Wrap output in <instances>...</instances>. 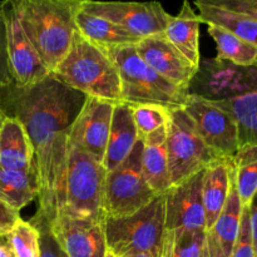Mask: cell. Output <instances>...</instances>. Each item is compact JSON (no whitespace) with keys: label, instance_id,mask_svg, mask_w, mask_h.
<instances>
[{"label":"cell","instance_id":"22","mask_svg":"<svg viewBox=\"0 0 257 257\" xmlns=\"http://www.w3.org/2000/svg\"><path fill=\"white\" fill-rule=\"evenodd\" d=\"M242 208L243 206L241 203L237 188H236L235 171H233L230 193H228L225 207L221 211L212 228L206 231L207 236L215 243L222 257H230L232 252L233 245L240 231Z\"/></svg>","mask_w":257,"mask_h":257},{"label":"cell","instance_id":"31","mask_svg":"<svg viewBox=\"0 0 257 257\" xmlns=\"http://www.w3.org/2000/svg\"><path fill=\"white\" fill-rule=\"evenodd\" d=\"M130 107L140 137H145L167 125L172 112L167 108L155 104H138Z\"/></svg>","mask_w":257,"mask_h":257},{"label":"cell","instance_id":"30","mask_svg":"<svg viewBox=\"0 0 257 257\" xmlns=\"http://www.w3.org/2000/svg\"><path fill=\"white\" fill-rule=\"evenodd\" d=\"M14 257H40L39 230L22 217L5 233Z\"/></svg>","mask_w":257,"mask_h":257},{"label":"cell","instance_id":"16","mask_svg":"<svg viewBox=\"0 0 257 257\" xmlns=\"http://www.w3.org/2000/svg\"><path fill=\"white\" fill-rule=\"evenodd\" d=\"M135 48L143 62L158 74L181 87H190L198 67L193 65L163 33L143 38Z\"/></svg>","mask_w":257,"mask_h":257},{"label":"cell","instance_id":"2","mask_svg":"<svg viewBox=\"0 0 257 257\" xmlns=\"http://www.w3.org/2000/svg\"><path fill=\"white\" fill-rule=\"evenodd\" d=\"M25 35L50 73L64 58L87 0H9Z\"/></svg>","mask_w":257,"mask_h":257},{"label":"cell","instance_id":"42","mask_svg":"<svg viewBox=\"0 0 257 257\" xmlns=\"http://www.w3.org/2000/svg\"><path fill=\"white\" fill-rule=\"evenodd\" d=\"M105 257H117V256H115L114 253H112L109 250H108V251H107V255H105Z\"/></svg>","mask_w":257,"mask_h":257},{"label":"cell","instance_id":"18","mask_svg":"<svg viewBox=\"0 0 257 257\" xmlns=\"http://www.w3.org/2000/svg\"><path fill=\"white\" fill-rule=\"evenodd\" d=\"M140 140L137 128L132 117V109L128 104L114 105L110 123L109 137L105 148L103 166L107 172L117 168L131 155Z\"/></svg>","mask_w":257,"mask_h":257},{"label":"cell","instance_id":"6","mask_svg":"<svg viewBox=\"0 0 257 257\" xmlns=\"http://www.w3.org/2000/svg\"><path fill=\"white\" fill-rule=\"evenodd\" d=\"M107 170L88 153L69 147L62 206L57 212L75 217H105Z\"/></svg>","mask_w":257,"mask_h":257},{"label":"cell","instance_id":"12","mask_svg":"<svg viewBox=\"0 0 257 257\" xmlns=\"http://www.w3.org/2000/svg\"><path fill=\"white\" fill-rule=\"evenodd\" d=\"M104 218L75 217L57 212L48 225L67 257H105L108 247Z\"/></svg>","mask_w":257,"mask_h":257},{"label":"cell","instance_id":"7","mask_svg":"<svg viewBox=\"0 0 257 257\" xmlns=\"http://www.w3.org/2000/svg\"><path fill=\"white\" fill-rule=\"evenodd\" d=\"M166 146L171 186L183 182L220 158L203 142L183 108L171 112Z\"/></svg>","mask_w":257,"mask_h":257},{"label":"cell","instance_id":"26","mask_svg":"<svg viewBox=\"0 0 257 257\" xmlns=\"http://www.w3.org/2000/svg\"><path fill=\"white\" fill-rule=\"evenodd\" d=\"M202 24L216 25L257 47V22L242 14L193 0Z\"/></svg>","mask_w":257,"mask_h":257},{"label":"cell","instance_id":"39","mask_svg":"<svg viewBox=\"0 0 257 257\" xmlns=\"http://www.w3.org/2000/svg\"><path fill=\"white\" fill-rule=\"evenodd\" d=\"M0 257H14V253H13L12 247H10L5 235L0 237Z\"/></svg>","mask_w":257,"mask_h":257},{"label":"cell","instance_id":"8","mask_svg":"<svg viewBox=\"0 0 257 257\" xmlns=\"http://www.w3.org/2000/svg\"><path fill=\"white\" fill-rule=\"evenodd\" d=\"M142 171V140L117 168L107 172L104 187L105 217H122L137 212L156 197Z\"/></svg>","mask_w":257,"mask_h":257},{"label":"cell","instance_id":"44","mask_svg":"<svg viewBox=\"0 0 257 257\" xmlns=\"http://www.w3.org/2000/svg\"><path fill=\"white\" fill-rule=\"evenodd\" d=\"M256 65H257V64H256Z\"/></svg>","mask_w":257,"mask_h":257},{"label":"cell","instance_id":"38","mask_svg":"<svg viewBox=\"0 0 257 257\" xmlns=\"http://www.w3.org/2000/svg\"><path fill=\"white\" fill-rule=\"evenodd\" d=\"M202 257H222L220 253L218 248L216 247L215 243L211 241V238L207 236L206 232V241H205V247H203V253Z\"/></svg>","mask_w":257,"mask_h":257},{"label":"cell","instance_id":"14","mask_svg":"<svg viewBox=\"0 0 257 257\" xmlns=\"http://www.w3.org/2000/svg\"><path fill=\"white\" fill-rule=\"evenodd\" d=\"M114 105L93 97L85 98L69 132V147L103 162Z\"/></svg>","mask_w":257,"mask_h":257},{"label":"cell","instance_id":"9","mask_svg":"<svg viewBox=\"0 0 257 257\" xmlns=\"http://www.w3.org/2000/svg\"><path fill=\"white\" fill-rule=\"evenodd\" d=\"M83 10L110 20L140 40L151 35L162 34L171 18V14L158 2L87 0Z\"/></svg>","mask_w":257,"mask_h":257},{"label":"cell","instance_id":"11","mask_svg":"<svg viewBox=\"0 0 257 257\" xmlns=\"http://www.w3.org/2000/svg\"><path fill=\"white\" fill-rule=\"evenodd\" d=\"M183 109L211 151L226 158H232L236 155L240 148L238 131L235 119L227 112L211 100L191 93Z\"/></svg>","mask_w":257,"mask_h":257},{"label":"cell","instance_id":"35","mask_svg":"<svg viewBox=\"0 0 257 257\" xmlns=\"http://www.w3.org/2000/svg\"><path fill=\"white\" fill-rule=\"evenodd\" d=\"M13 82L10 74L9 60L7 50V32H5L4 14H3L2 2H0V90Z\"/></svg>","mask_w":257,"mask_h":257},{"label":"cell","instance_id":"21","mask_svg":"<svg viewBox=\"0 0 257 257\" xmlns=\"http://www.w3.org/2000/svg\"><path fill=\"white\" fill-rule=\"evenodd\" d=\"M202 24L188 0H183L180 13L171 15L163 35L192 63L200 67V27Z\"/></svg>","mask_w":257,"mask_h":257},{"label":"cell","instance_id":"5","mask_svg":"<svg viewBox=\"0 0 257 257\" xmlns=\"http://www.w3.org/2000/svg\"><path fill=\"white\" fill-rule=\"evenodd\" d=\"M108 250L115 256L128 252L162 255L166 236L165 195H158L148 205L122 217L104 218Z\"/></svg>","mask_w":257,"mask_h":257},{"label":"cell","instance_id":"3","mask_svg":"<svg viewBox=\"0 0 257 257\" xmlns=\"http://www.w3.org/2000/svg\"><path fill=\"white\" fill-rule=\"evenodd\" d=\"M52 74L59 82L87 97L122 103L119 73L105 48L75 32L72 45Z\"/></svg>","mask_w":257,"mask_h":257},{"label":"cell","instance_id":"36","mask_svg":"<svg viewBox=\"0 0 257 257\" xmlns=\"http://www.w3.org/2000/svg\"><path fill=\"white\" fill-rule=\"evenodd\" d=\"M20 218V213L0 200V233L5 235Z\"/></svg>","mask_w":257,"mask_h":257},{"label":"cell","instance_id":"34","mask_svg":"<svg viewBox=\"0 0 257 257\" xmlns=\"http://www.w3.org/2000/svg\"><path fill=\"white\" fill-rule=\"evenodd\" d=\"M203 3L242 14L257 22V0H201Z\"/></svg>","mask_w":257,"mask_h":257},{"label":"cell","instance_id":"4","mask_svg":"<svg viewBox=\"0 0 257 257\" xmlns=\"http://www.w3.org/2000/svg\"><path fill=\"white\" fill-rule=\"evenodd\" d=\"M119 73L122 103L128 105L155 104L170 110L183 108L188 88L175 84L146 64L135 45L107 49Z\"/></svg>","mask_w":257,"mask_h":257},{"label":"cell","instance_id":"1","mask_svg":"<svg viewBox=\"0 0 257 257\" xmlns=\"http://www.w3.org/2000/svg\"><path fill=\"white\" fill-rule=\"evenodd\" d=\"M85 98L52 73L29 87L12 82L0 90V109L22 123L32 143L39 185L37 213L48 222L62 206L69 132Z\"/></svg>","mask_w":257,"mask_h":257},{"label":"cell","instance_id":"23","mask_svg":"<svg viewBox=\"0 0 257 257\" xmlns=\"http://www.w3.org/2000/svg\"><path fill=\"white\" fill-rule=\"evenodd\" d=\"M77 30L88 40L105 49L136 45L140 42L119 25L84 10H80L77 17Z\"/></svg>","mask_w":257,"mask_h":257},{"label":"cell","instance_id":"33","mask_svg":"<svg viewBox=\"0 0 257 257\" xmlns=\"http://www.w3.org/2000/svg\"><path fill=\"white\" fill-rule=\"evenodd\" d=\"M33 225L39 230L40 257H67L59 247L55 238L49 230L48 220L40 215H35L32 221Z\"/></svg>","mask_w":257,"mask_h":257},{"label":"cell","instance_id":"32","mask_svg":"<svg viewBox=\"0 0 257 257\" xmlns=\"http://www.w3.org/2000/svg\"><path fill=\"white\" fill-rule=\"evenodd\" d=\"M230 257H257L253 247L252 236H251L250 217H248V206H243L241 216L240 231L233 245Z\"/></svg>","mask_w":257,"mask_h":257},{"label":"cell","instance_id":"29","mask_svg":"<svg viewBox=\"0 0 257 257\" xmlns=\"http://www.w3.org/2000/svg\"><path fill=\"white\" fill-rule=\"evenodd\" d=\"M206 231L166 230L161 257H202Z\"/></svg>","mask_w":257,"mask_h":257},{"label":"cell","instance_id":"10","mask_svg":"<svg viewBox=\"0 0 257 257\" xmlns=\"http://www.w3.org/2000/svg\"><path fill=\"white\" fill-rule=\"evenodd\" d=\"M253 89H257V65L238 67L218 58L201 60L188 87L191 94L210 100L227 99Z\"/></svg>","mask_w":257,"mask_h":257},{"label":"cell","instance_id":"27","mask_svg":"<svg viewBox=\"0 0 257 257\" xmlns=\"http://www.w3.org/2000/svg\"><path fill=\"white\" fill-rule=\"evenodd\" d=\"M207 27L208 34L216 44L218 59L238 67H253L257 64V47L222 28L216 25Z\"/></svg>","mask_w":257,"mask_h":257},{"label":"cell","instance_id":"40","mask_svg":"<svg viewBox=\"0 0 257 257\" xmlns=\"http://www.w3.org/2000/svg\"><path fill=\"white\" fill-rule=\"evenodd\" d=\"M117 257H153V256L146 252H128V253H124V255H120Z\"/></svg>","mask_w":257,"mask_h":257},{"label":"cell","instance_id":"20","mask_svg":"<svg viewBox=\"0 0 257 257\" xmlns=\"http://www.w3.org/2000/svg\"><path fill=\"white\" fill-rule=\"evenodd\" d=\"M0 167L14 171L35 168L29 137L22 123L12 117H5L0 127Z\"/></svg>","mask_w":257,"mask_h":257},{"label":"cell","instance_id":"13","mask_svg":"<svg viewBox=\"0 0 257 257\" xmlns=\"http://www.w3.org/2000/svg\"><path fill=\"white\" fill-rule=\"evenodd\" d=\"M2 7L7 32L8 60L13 82L19 87H29L47 78L50 72L43 64L39 54L25 35L12 3L3 0Z\"/></svg>","mask_w":257,"mask_h":257},{"label":"cell","instance_id":"25","mask_svg":"<svg viewBox=\"0 0 257 257\" xmlns=\"http://www.w3.org/2000/svg\"><path fill=\"white\" fill-rule=\"evenodd\" d=\"M211 102L227 112L235 119L240 147L257 145V89L227 99Z\"/></svg>","mask_w":257,"mask_h":257},{"label":"cell","instance_id":"28","mask_svg":"<svg viewBox=\"0 0 257 257\" xmlns=\"http://www.w3.org/2000/svg\"><path fill=\"white\" fill-rule=\"evenodd\" d=\"M232 161L235 183L241 203L248 206L257 192V145L241 146Z\"/></svg>","mask_w":257,"mask_h":257},{"label":"cell","instance_id":"24","mask_svg":"<svg viewBox=\"0 0 257 257\" xmlns=\"http://www.w3.org/2000/svg\"><path fill=\"white\" fill-rule=\"evenodd\" d=\"M39 185L35 168L29 171L5 170L0 167V200L20 212L38 198Z\"/></svg>","mask_w":257,"mask_h":257},{"label":"cell","instance_id":"41","mask_svg":"<svg viewBox=\"0 0 257 257\" xmlns=\"http://www.w3.org/2000/svg\"><path fill=\"white\" fill-rule=\"evenodd\" d=\"M5 117H7V115H5L4 113H3V110L0 109V127H2L3 122H4V119H5Z\"/></svg>","mask_w":257,"mask_h":257},{"label":"cell","instance_id":"37","mask_svg":"<svg viewBox=\"0 0 257 257\" xmlns=\"http://www.w3.org/2000/svg\"><path fill=\"white\" fill-rule=\"evenodd\" d=\"M248 217H250V227L253 247H255L257 255V192L252 197V200H251L250 205H248Z\"/></svg>","mask_w":257,"mask_h":257},{"label":"cell","instance_id":"43","mask_svg":"<svg viewBox=\"0 0 257 257\" xmlns=\"http://www.w3.org/2000/svg\"><path fill=\"white\" fill-rule=\"evenodd\" d=\"M2 236H3V235H2V233H0V237H2Z\"/></svg>","mask_w":257,"mask_h":257},{"label":"cell","instance_id":"19","mask_svg":"<svg viewBox=\"0 0 257 257\" xmlns=\"http://www.w3.org/2000/svg\"><path fill=\"white\" fill-rule=\"evenodd\" d=\"M142 171L146 181L156 195H165L171 187L167 155V125L141 137Z\"/></svg>","mask_w":257,"mask_h":257},{"label":"cell","instance_id":"15","mask_svg":"<svg viewBox=\"0 0 257 257\" xmlns=\"http://www.w3.org/2000/svg\"><path fill=\"white\" fill-rule=\"evenodd\" d=\"M203 171L165 193L166 230L206 231V216L202 201Z\"/></svg>","mask_w":257,"mask_h":257},{"label":"cell","instance_id":"17","mask_svg":"<svg viewBox=\"0 0 257 257\" xmlns=\"http://www.w3.org/2000/svg\"><path fill=\"white\" fill-rule=\"evenodd\" d=\"M232 158L220 157L211 162L203 171L202 201L206 216V231L211 230L223 210L232 182Z\"/></svg>","mask_w":257,"mask_h":257}]
</instances>
